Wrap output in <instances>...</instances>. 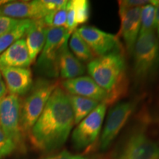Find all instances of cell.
Instances as JSON below:
<instances>
[{"mask_svg":"<svg viewBox=\"0 0 159 159\" xmlns=\"http://www.w3.org/2000/svg\"><path fill=\"white\" fill-rule=\"evenodd\" d=\"M34 21L35 20L32 19H21V22L15 29L0 36V55L16 41L25 38Z\"/></svg>","mask_w":159,"mask_h":159,"instance_id":"cell-19","label":"cell"},{"mask_svg":"<svg viewBox=\"0 0 159 159\" xmlns=\"http://www.w3.org/2000/svg\"><path fill=\"white\" fill-rule=\"evenodd\" d=\"M141 8H119L121 20L120 34L128 52L132 54L141 30Z\"/></svg>","mask_w":159,"mask_h":159,"instance_id":"cell-12","label":"cell"},{"mask_svg":"<svg viewBox=\"0 0 159 159\" xmlns=\"http://www.w3.org/2000/svg\"><path fill=\"white\" fill-rule=\"evenodd\" d=\"M152 4L156 7V18H155L154 30L156 35L159 38V1H152Z\"/></svg>","mask_w":159,"mask_h":159,"instance_id":"cell-29","label":"cell"},{"mask_svg":"<svg viewBox=\"0 0 159 159\" xmlns=\"http://www.w3.org/2000/svg\"><path fill=\"white\" fill-rule=\"evenodd\" d=\"M132 55L137 78L144 80L155 71L159 63V40L155 30L139 34Z\"/></svg>","mask_w":159,"mask_h":159,"instance_id":"cell-5","label":"cell"},{"mask_svg":"<svg viewBox=\"0 0 159 159\" xmlns=\"http://www.w3.org/2000/svg\"><path fill=\"white\" fill-rule=\"evenodd\" d=\"M74 125L69 94L57 86L30 131L31 141L42 151L56 150L66 142Z\"/></svg>","mask_w":159,"mask_h":159,"instance_id":"cell-1","label":"cell"},{"mask_svg":"<svg viewBox=\"0 0 159 159\" xmlns=\"http://www.w3.org/2000/svg\"><path fill=\"white\" fill-rule=\"evenodd\" d=\"M59 75L63 79L70 80L83 76L85 67L73 55L68 47V42L63 46L59 56Z\"/></svg>","mask_w":159,"mask_h":159,"instance_id":"cell-16","label":"cell"},{"mask_svg":"<svg viewBox=\"0 0 159 159\" xmlns=\"http://www.w3.org/2000/svg\"><path fill=\"white\" fill-rule=\"evenodd\" d=\"M10 94L16 96L27 94L33 85V75L28 68L7 67L0 69Z\"/></svg>","mask_w":159,"mask_h":159,"instance_id":"cell-14","label":"cell"},{"mask_svg":"<svg viewBox=\"0 0 159 159\" xmlns=\"http://www.w3.org/2000/svg\"><path fill=\"white\" fill-rule=\"evenodd\" d=\"M69 96L74 114L75 125H78L100 104L98 101L87 97L71 94H69Z\"/></svg>","mask_w":159,"mask_h":159,"instance_id":"cell-18","label":"cell"},{"mask_svg":"<svg viewBox=\"0 0 159 159\" xmlns=\"http://www.w3.org/2000/svg\"><path fill=\"white\" fill-rule=\"evenodd\" d=\"M47 28L42 19L35 20L25 35L26 44L32 62L36 59L45 44Z\"/></svg>","mask_w":159,"mask_h":159,"instance_id":"cell-17","label":"cell"},{"mask_svg":"<svg viewBox=\"0 0 159 159\" xmlns=\"http://www.w3.org/2000/svg\"><path fill=\"white\" fill-rule=\"evenodd\" d=\"M62 86L69 94L93 99L100 103H111V97L108 93L99 87L94 80L89 76L66 80L63 81Z\"/></svg>","mask_w":159,"mask_h":159,"instance_id":"cell-11","label":"cell"},{"mask_svg":"<svg viewBox=\"0 0 159 159\" xmlns=\"http://www.w3.org/2000/svg\"><path fill=\"white\" fill-rule=\"evenodd\" d=\"M21 100L19 97L7 94L0 101V128L14 142L23 146V133L20 127Z\"/></svg>","mask_w":159,"mask_h":159,"instance_id":"cell-7","label":"cell"},{"mask_svg":"<svg viewBox=\"0 0 159 159\" xmlns=\"http://www.w3.org/2000/svg\"><path fill=\"white\" fill-rule=\"evenodd\" d=\"M67 3L61 8L48 13L43 18L42 20L47 27H66L67 18Z\"/></svg>","mask_w":159,"mask_h":159,"instance_id":"cell-22","label":"cell"},{"mask_svg":"<svg viewBox=\"0 0 159 159\" xmlns=\"http://www.w3.org/2000/svg\"><path fill=\"white\" fill-rule=\"evenodd\" d=\"M125 60L120 51L94 57L87 65L89 75L110 95L111 103L116 101L125 88Z\"/></svg>","mask_w":159,"mask_h":159,"instance_id":"cell-2","label":"cell"},{"mask_svg":"<svg viewBox=\"0 0 159 159\" xmlns=\"http://www.w3.org/2000/svg\"><path fill=\"white\" fill-rule=\"evenodd\" d=\"M69 45L71 52L79 61L89 63L94 58V52L80 35L77 30L71 33L69 38Z\"/></svg>","mask_w":159,"mask_h":159,"instance_id":"cell-20","label":"cell"},{"mask_svg":"<svg viewBox=\"0 0 159 159\" xmlns=\"http://www.w3.org/2000/svg\"><path fill=\"white\" fill-rule=\"evenodd\" d=\"M32 63L25 38L16 41L0 55V69L27 68Z\"/></svg>","mask_w":159,"mask_h":159,"instance_id":"cell-15","label":"cell"},{"mask_svg":"<svg viewBox=\"0 0 159 159\" xmlns=\"http://www.w3.org/2000/svg\"><path fill=\"white\" fill-rule=\"evenodd\" d=\"M43 159H87V158L82 156V155L73 154L68 152V151L64 150Z\"/></svg>","mask_w":159,"mask_h":159,"instance_id":"cell-28","label":"cell"},{"mask_svg":"<svg viewBox=\"0 0 159 159\" xmlns=\"http://www.w3.org/2000/svg\"><path fill=\"white\" fill-rule=\"evenodd\" d=\"M21 19H16L7 16H0V36L9 33L19 25Z\"/></svg>","mask_w":159,"mask_h":159,"instance_id":"cell-25","label":"cell"},{"mask_svg":"<svg viewBox=\"0 0 159 159\" xmlns=\"http://www.w3.org/2000/svg\"><path fill=\"white\" fill-rule=\"evenodd\" d=\"M70 36L71 34L65 27L47 28L45 44L36 62L39 74L51 78L58 76L60 53Z\"/></svg>","mask_w":159,"mask_h":159,"instance_id":"cell-4","label":"cell"},{"mask_svg":"<svg viewBox=\"0 0 159 159\" xmlns=\"http://www.w3.org/2000/svg\"><path fill=\"white\" fill-rule=\"evenodd\" d=\"M77 26L88 21L90 17V2L88 0H71Z\"/></svg>","mask_w":159,"mask_h":159,"instance_id":"cell-23","label":"cell"},{"mask_svg":"<svg viewBox=\"0 0 159 159\" xmlns=\"http://www.w3.org/2000/svg\"><path fill=\"white\" fill-rule=\"evenodd\" d=\"M150 2V1H143V0H126V1L119 2V8L121 9L142 7Z\"/></svg>","mask_w":159,"mask_h":159,"instance_id":"cell-27","label":"cell"},{"mask_svg":"<svg viewBox=\"0 0 159 159\" xmlns=\"http://www.w3.org/2000/svg\"><path fill=\"white\" fill-rule=\"evenodd\" d=\"M68 1L66 0H40L41 6L44 10L47 15L64 6Z\"/></svg>","mask_w":159,"mask_h":159,"instance_id":"cell-26","label":"cell"},{"mask_svg":"<svg viewBox=\"0 0 159 159\" xmlns=\"http://www.w3.org/2000/svg\"><path fill=\"white\" fill-rule=\"evenodd\" d=\"M77 31L86 42L91 51L98 57L113 52L120 51V43L116 35L101 30L93 26H82Z\"/></svg>","mask_w":159,"mask_h":159,"instance_id":"cell-10","label":"cell"},{"mask_svg":"<svg viewBox=\"0 0 159 159\" xmlns=\"http://www.w3.org/2000/svg\"><path fill=\"white\" fill-rule=\"evenodd\" d=\"M57 83L39 79L33 85L23 102H21L20 127L22 133H29L44 109Z\"/></svg>","mask_w":159,"mask_h":159,"instance_id":"cell-3","label":"cell"},{"mask_svg":"<svg viewBox=\"0 0 159 159\" xmlns=\"http://www.w3.org/2000/svg\"><path fill=\"white\" fill-rule=\"evenodd\" d=\"M16 148L14 142L5 134L0 128V158L11 154Z\"/></svg>","mask_w":159,"mask_h":159,"instance_id":"cell-24","label":"cell"},{"mask_svg":"<svg viewBox=\"0 0 159 159\" xmlns=\"http://www.w3.org/2000/svg\"><path fill=\"white\" fill-rule=\"evenodd\" d=\"M16 19H43L46 16L40 0L34 1H11L0 7V16Z\"/></svg>","mask_w":159,"mask_h":159,"instance_id":"cell-13","label":"cell"},{"mask_svg":"<svg viewBox=\"0 0 159 159\" xmlns=\"http://www.w3.org/2000/svg\"><path fill=\"white\" fill-rule=\"evenodd\" d=\"M119 159H159V144L145 131H137L127 140Z\"/></svg>","mask_w":159,"mask_h":159,"instance_id":"cell-9","label":"cell"},{"mask_svg":"<svg viewBox=\"0 0 159 159\" xmlns=\"http://www.w3.org/2000/svg\"><path fill=\"white\" fill-rule=\"evenodd\" d=\"M8 91H7V86L4 80L2 75L0 72V101H2L7 95Z\"/></svg>","mask_w":159,"mask_h":159,"instance_id":"cell-30","label":"cell"},{"mask_svg":"<svg viewBox=\"0 0 159 159\" xmlns=\"http://www.w3.org/2000/svg\"><path fill=\"white\" fill-rule=\"evenodd\" d=\"M106 110L107 104L100 103L77 125L71 134V141L75 149L83 150L97 140L102 129Z\"/></svg>","mask_w":159,"mask_h":159,"instance_id":"cell-6","label":"cell"},{"mask_svg":"<svg viewBox=\"0 0 159 159\" xmlns=\"http://www.w3.org/2000/svg\"><path fill=\"white\" fill-rule=\"evenodd\" d=\"M134 111V105L131 102H119L109 111L99 141L101 150H106L110 147Z\"/></svg>","mask_w":159,"mask_h":159,"instance_id":"cell-8","label":"cell"},{"mask_svg":"<svg viewBox=\"0 0 159 159\" xmlns=\"http://www.w3.org/2000/svg\"><path fill=\"white\" fill-rule=\"evenodd\" d=\"M155 18H156V7L152 1L143 6L141 8V30L140 33L154 30Z\"/></svg>","mask_w":159,"mask_h":159,"instance_id":"cell-21","label":"cell"},{"mask_svg":"<svg viewBox=\"0 0 159 159\" xmlns=\"http://www.w3.org/2000/svg\"><path fill=\"white\" fill-rule=\"evenodd\" d=\"M11 1H9V0H0V7H2V6L6 5L7 3L10 2Z\"/></svg>","mask_w":159,"mask_h":159,"instance_id":"cell-31","label":"cell"}]
</instances>
